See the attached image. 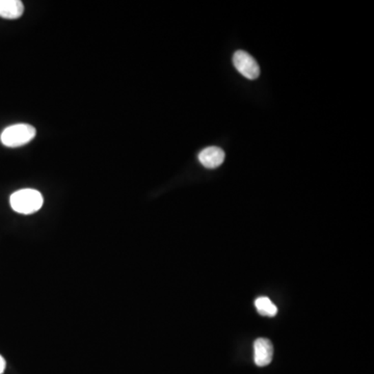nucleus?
Returning a JSON list of instances; mask_svg holds the SVG:
<instances>
[{"label":"nucleus","instance_id":"nucleus-1","mask_svg":"<svg viewBox=\"0 0 374 374\" xmlns=\"http://www.w3.org/2000/svg\"><path fill=\"white\" fill-rule=\"evenodd\" d=\"M11 207L21 214H33L39 211L43 206L44 199L41 192L32 188L20 189L11 196Z\"/></svg>","mask_w":374,"mask_h":374},{"label":"nucleus","instance_id":"nucleus-2","mask_svg":"<svg viewBox=\"0 0 374 374\" xmlns=\"http://www.w3.org/2000/svg\"><path fill=\"white\" fill-rule=\"evenodd\" d=\"M35 128L28 124H15L2 132L0 141L8 148H18L26 145L35 139Z\"/></svg>","mask_w":374,"mask_h":374},{"label":"nucleus","instance_id":"nucleus-3","mask_svg":"<svg viewBox=\"0 0 374 374\" xmlns=\"http://www.w3.org/2000/svg\"><path fill=\"white\" fill-rule=\"evenodd\" d=\"M233 65L243 77L250 81L258 78L260 75V68L256 59L243 50H238L234 53Z\"/></svg>","mask_w":374,"mask_h":374},{"label":"nucleus","instance_id":"nucleus-4","mask_svg":"<svg viewBox=\"0 0 374 374\" xmlns=\"http://www.w3.org/2000/svg\"><path fill=\"white\" fill-rule=\"evenodd\" d=\"M274 356V347L271 341L259 338L254 343V358L257 366L264 367L271 364Z\"/></svg>","mask_w":374,"mask_h":374},{"label":"nucleus","instance_id":"nucleus-5","mask_svg":"<svg viewBox=\"0 0 374 374\" xmlns=\"http://www.w3.org/2000/svg\"><path fill=\"white\" fill-rule=\"evenodd\" d=\"M199 160L207 169H216L225 160V152L218 147H208L199 153Z\"/></svg>","mask_w":374,"mask_h":374},{"label":"nucleus","instance_id":"nucleus-6","mask_svg":"<svg viewBox=\"0 0 374 374\" xmlns=\"http://www.w3.org/2000/svg\"><path fill=\"white\" fill-rule=\"evenodd\" d=\"M24 6L20 0H0V17L14 20L22 16Z\"/></svg>","mask_w":374,"mask_h":374},{"label":"nucleus","instance_id":"nucleus-7","mask_svg":"<svg viewBox=\"0 0 374 374\" xmlns=\"http://www.w3.org/2000/svg\"><path fill=\"white\" fill-rule=\"evenodd\" d=\"M255 306L257 311L262 316L274 317L278 313V309H276V305L269 298H265V296H261V298H257Z\"/></svg>","mask_w":374,"mask_h":374},{"label":"nucleus","instance_id":"nucleus-8","mask_svg":"<svg viewBox=\"0 0 374 374\" xmlns=\"http://www.w3.org/2000/svg\"><path fill=\"white\" fill-rule=\"evenodd\" d=\"M4 369H6V361L0 356V374L4 373Z\"/></svg>","mask_w":374,"mask_h":374}]
</instances>
